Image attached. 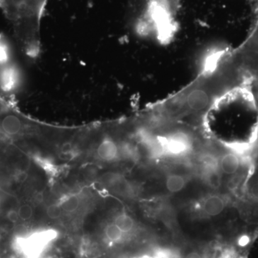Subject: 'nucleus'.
Masks as SVG:
<instances>
[{"mask_svg": "<svg viewBox=\"0 0 258 258\" xmlns=\"http://www.w3.org/2000/svg\"><path fill=\"white\" fill-rule=\"evenodd\" d=\"M185 185H186V179L184 176L178 175V174H172L168 176L166 179V189L170 192H179L184 189Z\"/></svg>", "mask_w": 258, "mask_h": 258, "instance_id": "1a4fd4ad", "label": "nucleus"}, {"mask_svg": "<svg viewBox=\"0 0 258 258\" xmlns=\"http://www.w3.org/2000/svg\"><path fill=\"white\" fill-rule=\"evenodd\" d=\"M225 208V203L223 199L220 196L212 195L208 197L204 201L203 210L209 216H217L223 212Z\"/></svg>", "mask_w": 258, "mask_h": 258, "instance_id": "39448f33", "label": "nucleus"}, {"mask_svg": "<svg viewBox=\"0 0 258 258\" xmlns=\"http://www.w3.org/2000/svg\"><path fill=\"white\" fill-rule=\"evenodd\" d=\"M189 144L187 138L181 134H174L170 138L166 139L164 149L173 155L184 154L189 149Z\"/></svg>", "mask_w": 258, "mask_h": 258, "instance_id": "20e7f679", "label": "nucleus"}, {"mask_svg": "<svg viewBox=\"0 0 258 258\" xmlns=\"http://www.w3.org/2000/svg\"><path fill=\"white\" fill-rule=\"evenodd\" d=\"M47 214L51 219H58L62 216L63 212L58 204H54L47 209Z\"/></svg>", "mask_w": 258, "mask_h": 258, "instance_id": "f8f14e48", "label": "nucleus"}, {"mask_svg": "<svg viewBox=\"0 0 258 258\" xmlns=\"http://www.w3.org/2000/svg\"><path fill=\"white\" fill-rule=\"evenodd\" d=\"M113 222L118 226L120 230L127 235L134 236L136 230L135 221L130 215L125 212L118 214L113 220Z\"/></svg>", "mask_w": 258, "mask_h": 258, "instance_id": "0eeeda50", "label": "nucleus"}, {"mask_svg": "<svg viewBox=\"0 0 258 258\" xmlns=\"http://www.w3.org/2000/svg\"><path fill=\"white\" fill-rule=\"evenodd\" d=\"M19 222H27L30 221L34 215L33 208L30 204L22 203L17 208Z\"/></svg>", "mask_w": 258, "mask_h": 258, "instance_id": "9b49d317", "label": "nucleus"}, {"mask_svg": "<svg viewBox=\"0 0 258 258\" xmlns=\"http://www.w3.org/2000/svg\"><path fill=\"white\" fill-rule=\"evenodd\" d=\"M240 159L234 153H227L220 160V169L226 174H235L240 169Z\"/></svg>", "mask_w": 258, "mask_h": 258, "instance_id": "423d86ee", "label": "nucleus"}, {"mask_svg": "<svg viewBox=\"0 0 258 258\" xmlns=\"http://www.w3.org/2000/svg\"><path fill=\"white\" fill-rule=\"evenodd\" d=\"M120 148L114 139L103 136L96 142L95 154L97 159L105 163H111L118 159Z\"/></svg>", "mask_w": 258, "mask_h": 258, "instance_id": "f03ea898", "label": "nucleus"}, {"mask_svg": "<svg viewBox=\"0 0 258 258\" xmlns=\"http://www.w3.org/2000/svg\"><path fill=\"white\" fill-rule=\"evenodd\" d=\"M50 0H0V9L13 23L15 33L29 55L38 53L40 25Z\"/></svg>", "mask_w": 258, "mask_h": 258, "instance_id": "f257e3e1", "label": "nucleus"}, {"mask_svg": "<svg viewBox=\"0 0 258 258\" xmlns=\"http://www.w3.org/2000/svg\"><path fill=\"white\" fill-rule=\"evenodd\" d=\"M58 205H60L63 213L64 212L74 213L79 208L80 200L76 195H71L61 200Z\"/></svg>", "mask_w": 258, "mask_h": 258, "instance_id": "9d476101", "label": "nucleus"}, {"mask_svg": "<svg viewBox=\"0 0 258 258\" xmlns=\"http://www.w3.org/2000/svg\"><path fill=\"white\" fill-rule=\"evenodd\" d=\"M134 258H161L159 256L156 254H144V255L139 256V257Z\"/></svg>", "mask_w": 258, "mask_h": 258, "instance_id": "4468645a", "label": "nucleus"}, {"mask_svg": "<svg viewBox=\"0 0 258 258\" xmlns=\"http://www.w3.org/2000/svg\"><path fill=\"white\" fill-rule=\"evenodd\" d=\"M205 179L207 184L213 189H218L221 186V174L219 172L215 166H207Z\"/></svg>", "mask_w": 258, "mask_h": 258, "instance_id": "6e6552de", "label": "nucleus"}, {"mask_svg": "<svg viewBox=\"0 0 258 258\" xmlns=\"http://www.w3.org/2000/svg\"><path fill=\"white\" fill-rule=\"evenodd\" d=\"M5 57V49L2 44H0V62H3Z\"/></svg>", "mask_w": 258, "mask_h": 258, "instance_id": "ddd939ff", "label": "nucleus"}, {"mask_svg": "<svg viewBox=\"0 0 258 258\" xmlns=\"http://www.w3.org/2000/svg\"><path fill=\"white\" fill-rule=\"evenodd\" d=\"M186 103L192 111H203L210 105V95L201 88L191 90L186 96Z\"/></svg>", "mask_w": 258, "mask_h": 258, "instance_id": "7ed1b4c3", "label": "nucleus"}]
</instances>
